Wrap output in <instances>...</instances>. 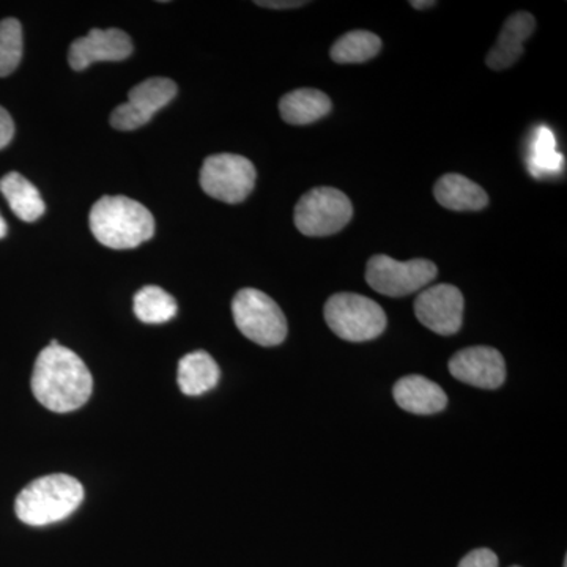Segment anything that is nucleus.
I'll list each match as a JSON object with an SVG mask.
<instances>
[{
  "mask_svg": "<svg viewBox=\"0 0 567 567\" xmlns=\"http://www.w3.org/2000/svg\"><path fill=\"white\" fill-rule=\"evenodd\" d=\"M31 385L41 405L51 412L70 413L91 399L93 379L73 350L61 344L48 346L37 358Z\"/></svg>",
  "mask_w": 567,
  "mask_h": 567,
  "instance_id": "1",
  "label": "nucleus"
},
{
  "mask_svg": "<svg viewBox=\"0 0 567 567\" xmlns=\"http://www.w3.org/2000/svg\"><path fill=\"white\" fill-rule=\"evenodd\" d=\"M93 237L111 249H133L155 235V218L144 205L125 196H104L91 210Z\"/></svg>",
  "mask_w": 567,
  "mask_h": 567,
  "instance_id": "2",
  "label": "nucleus"
},
{
  "mask_svg": "<svg viewBox=\"0 0 567 567\" xmlns=\"http://www.w3.org/2000/svg\"><path fill=\"white\" fill-rule=\"evenodd\" d=\"M84 499V487L76 477L55 473L39 477L22 488L14 502L17 516L31 527L58 524L70 517Z\"/></svg>",
  "mask_w": 567,
  "mask_h": 567,
  "instance_id": "3",
  "label": "nucleus"
},
{
  "mask_svg": "<svg viewBox=\"0 0 567 567\" xmlns=\"http://www.w3.org/2000/svg\"><path fill=\"white\" fill-rule=\"evenodd\" d=\"M324 320L339 338L349 342H365L386 330L382 306L358 293H336L324 305Z\"/></svg>",
  "mask_w": 567,
  "mask_h": 567,
  "instance_id": "4",
  "label": "nucleus"
},
{
  "mask_svg": "<svg viewBox=\"0 0 567 567\" xmlns=\"http://www.w3.org/2000/svg\"><path fill=\"white\" fill-rule=\"evenodd\" d=\"M233 315L238 330L249 341L262 347H275L286 341V316L267 293L257 289L240 290L234 297Z\"/></svg>",
  "mask_w": 567,
  "mask_h": 567,
  "instance_id": "5",
  "label": "nucleus"
},
{
  "mask_svg": "<svg viewBox=\"0 0 567 567\" xmlns=\"http://www.w3.org/2000/svg\"><path fill=\"white\" fill-rule=\"evenodd\" d=\"M353 216L344 193L320 186L306 193L295 207V226L306 237H328L341 233Z\"/></svg>",
  "mask_w": 567,
  "mask_h": 567,
  "instance_id": "6",
  "label": "nucleus"
},
{
  "mask_svg": "<svg viewBox=\"0 0 567 567\" xmlns=\"http://www.w3.org/2000/svg\"><path fill=\"white\" fill-rule=\"evenodd\" d=\"M256 167L234 153L208 156L200 171V186L213 199L226 204L244 203L256 185Z\"/></svg>",
  "mask_w": 567,
  "mask_h": 567,
  "instance_id": "7",
  "label": "nucleus"
},
{
  "mask_svg": "<svg viewBox=\"0 0 567 567\" xmlns=\"http://www.w3.org/2000/svg\"><path fill=\"white\" fill-rule=\"evenodd\" d=\"M439 275L431 260L413 259L399 262L390 256H374L365 268V281L375 292L386 297L401 298L424 289Z\"/></svg>",
  "mask_w": 567,
  "mask_h": 567,
  "instance_id": "8",
  "label": "nucleus"
},
{
  "mask_svg": "<svg viewBox=\"0 0 567 567\" xmlns=\"http://www.w3.org/2000/svg\"><path fill=\"white\" fill-rule=\"evenodd\" d=\"M177 95V84L167 78H151L133 87L128 102L115 107L111 114V125L118 132H133L152 121Z\"/></svg>",
  "mask_w": 567,
  "mask_h": 567,
  "instance_id": "9",
  "label": "nucleus"
},
{
  "mask_svg": "<svg viewBox=\"0 0 567 567\" xmlns=\"http://www.w3.org/2000/svg\"><path fill=\"white\" fill-rule=\"evenodd\" d=\"M417 320L440 336L456 334L464 319V295L451 284L427 287L415 300Z\"/></svg>",
  "mask_w": 567,
  "mask_h": 567,
  "instance_id": "10",
  "label": "nucleus"
},
{
  "mask_svg": "<svg viewBox=\"0 0 567 567\" xmlns=\"http://www.w3.org/2000/svg\"><path fill=\"white\" fill-rule=\"evenodd\" d=\"M450 372L466 385L496 390L506 380L505 358L494 347H466L451 358Z\"/></svg>",
  "mask_w": 567,
  "mask_h": 567,
  "instance_id": "11",
  "label": "nucleus"
},
{
  "mask_svg": "<svg viewBox=\"0 0 567 567\" xmlns=\"http://www.w3.org/2000/svg\"><path fill=\"white\" fill-rule=\"evenodd\" d=\"M133 54V41L121 29H92L81 39L74 40L69 51L73 70L82 71L96 62H121Z\"/></svg>",
  "mask_w": 567,
  "mask_h": 567,
  "instance_id": "12",
  "label": "nucleus"
},
{
  "mask_svg": "<svg viewBox=\"0 0 567 567\" xmlns=\"http://www.w3.org/2000/svg\"><path fill=\"white\" fill-rule=\"evenodd\" d=\"M536 28V20L527 11H518L507 18L502 33L491 51L486 63L492 70L502 71L509 69L524 54L525 40L532 35Z\"/></svg>",
  "mask_w": 567,
  "mask_h": 567,
  "instance_id": "13",
  "label": "nucleus"
},
{
  "mask_svg": "<svg viewBox=\"0 0 567 567\" xmlns=\"http://www.w3.org/2000/svg\"><path fill=\"white\" fill-rule=\"evenodd\" d=\"M395 404L413 415H434L447 405V395L442 386L423 375L402 377L393 390Z\"/></svg>",
  "mask_w": 567,
  "mask_h": 567,
  "instance_id": "14",
  "label": "nucleus"
},
{
  "mask_svg": "<svg viewBox=\"0 0 567 567\" xmlns=\"http://www.w3.org/2000/svg\"><path fill=\"white\" fill-rule=\"evenodd\" d=\"M435 199L454 212H480L487 207V193L461 174H446L435 183Z\"/></svg>",
  "mask_w": 567,
  "mask_h": 567,
  "instance_id": "15",
  "label": "nucleus"
},
{
  "mask_svg": "<svg viewBox=\"0 0 567 567\" xmlns=\"http://www.w3.org/2000/svg\"><path fill=\"white\" fill-rule=\"evenodd\" d=\"M221 379L219 365L213 360L212 354L197 350L185 354L178 361L177 382L181 391L186 395H200L218 385Z\"/></svg>",
  "mask_w": 567,
  "mask_h": 567,
  "instance_id": "16",
  "label": "nucleus"
},
{
  "mask_svg": "<svg viewBox=\"0 0 567 567\" xmlns=\"http://www.w3.org/2000/svg\"><path fill=\"white\" fill-rule=\"evenodd\" d=\"M331 100L327 93L316 91V89H298L287 93L279 102V112H281L284 122L290 125H309L330 114Z\"/></svg>",
  "mask_w": 567,
  "mask_h": 567,
  "instance_id": "17",
  "label": "nucleus"
},
{
  "mask_svg": "<svg viewBox=\"0 0 567 567\" xmlns=\"http://www.w3.org/2000/svg\"><path fill=\"white\" fill-rule=\"evenodd\" d=\"M0 193L9 203L11 212L21 221L33 223L41 218L47 210L41 194L28 178L21 174L10 173L0 181Z\"/></svg>",
  "mask_w": 567,
  "mask_h": 567,
  "instance_id": "18",
  "label": "nucleus"
},
{
  "mask_svg": "<svg viewBox=\"0 0 567 567\" xmlns=\"http://www.w3.org/2000/svg\"><path fill=\"white\" fill-rule=\"evenodd\" d=\"M134 315L144 323H166L177 316L178 306L173 295L158 286L142 287L134 295Z\"/></svg>",
  "mask_w": 567,
  "mask_h": 567,
  "instance_id": "19",
  "label": "nucleus"
},
{
  "mask_svg": "<svg viewBox=\"0 0 567 567\" xmlns=\"http://www.w3.org/2000/svg\"><path fill=\"white\" fill-rule=\"evenodd\" d=\"M382 50V40L368 31L347 32L331 48L336 63H363L374 59Z\"/></svg>",
  "mask_w": 567,
  "mask_h": 567,
  "instance_id": "20",
  "label": "nucleus"
},
{
  "mask_svg": "<svg viewBox=\"0 0 567 567\" xmlns=\"http://www.w3.org/2000/svg\"><path fill=\"white\" fill-rule=\"evenodd\" d=\"M561 153L557 152V141L554 133L547 126H539L536 130L535 140H533L532 152H529L528 166L529 173L540 178L544 175L558 174L561 171Z\"/></svg>",
  "mask_w": 567,
  "mask_h": 567,
  "instance_id": "21",
  "label": "nucleus"
},
{
  "mask_svg": "<svg viewBox=\"0 0 567 567\" xmlns=\"http://www.w3.org/2000/svg\"><path fill=\"white\" fill-rule=\"evenodd\" d=\"M22 59V25L14 18L0 21V78L9 76Z\"/></svg>",
  "mask_w": 567,
  "mask_h": 567,
  "instance_id": "22",
  "label": "nucleus"
},
{
  "mask_svg": "<svg viewBox=\"0 0 567 567\" xmlns=\"http://www.w3.org/2000/svg\"><path fill=\"white\" fill-rule=\"evenodd\" d=\"M498 557L491 548H476L470 551L458 563V567H498Z\"/></svg>",
  "mask_w": 567,
  "mask_h": 567,
  "instance_id": "23",
  "label": "nucleus"
},
{
  "mask_svg": "<svg viewBox=\"0 0 567 567\" xmlns=\"http://www.w3.org/2000/svg\"><path fill=\"white\" fill-rule=\"evenodd\" d=\"M14 136V123L9 112L0 106V148H6Z\"/></svg>",
  "mask_w": 567,
  "mask_h": 567,
  "instance_id": "24",
  "label": "nucleus"
},
{
  "mask_svg": "<svg viewBox=\"0 0 567 567\" xmlns=\"http://www.w3.org/2000/svg\"><path fill=\"white\" fill-rule=\"evenodd\" d=\"M308 2H300V0H284V2H279V0H268V2H256V6L265 7V9H274V10H289V9H298V7H303Z\"/></svg>",
  "mask_w": 567,
  "mask_h": 567,
  "instance_id": "25",
  "label": "nucleus"
},
{
  "mask_svg": "<svg viewBox=\"0 0 567 567\" xmlns=\"http://www.w3.org/2000/svg\"><path fill=\"white\" fill-rule=\"evenodd\" d=\"M410 6H412L413 9L423 10L429 9V7L436 6V2H434V0H429V2H417V0H412V2H410Z\"/></svg>",
  "mask_w": 567,
  "mask_h": 567,
  "instance_id": "26",
  "label": "nucleus"
},
{
  "mask_svg": "<svg viewBox=\"0 0 567 567\" xmlns=\"http://www.w3.org/2000/svg\"><path fill=\"white\" fill-rule=\"evenodd\" d=\"M7 235V223L3 221L2 215H0V238L6 237Z\"/></svg>",
  "mask_w": 567,
  "mask_h": 567,
  "instance_id": "27",
  "label": "nucleus"
},
{
  "mask_svg": "<svg viewBox=\"0 0 567 567\" xmlns=\"http://www.w3.org/2000/svg\"><path fill=\"white\" fill-rule=\"evenodd\" d=\"M565 567H567V559H565Z\"/></svg>",
  "mask_w": 567,
  "mask_h": 567,
  "instance_id": "28",
  "label": "nucleus"
},
{
  "mask_svg": "<svg viewBox=\"0 0 567 567\" xmlns=\"http://www.w3.org/2000/svg\"><path fill=\"white\" fill-rule=\"evenodd\" d=\"M513 567H520V566H513Z\"/></svg>",
  "mask_w": 567,
  "mask_h": 567,
  "instance_id": "29",
  "label": "nucleus"
}]
</instances>
